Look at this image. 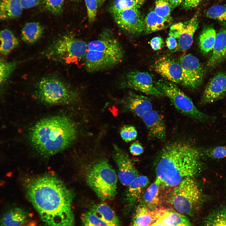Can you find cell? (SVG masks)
<instances>
[{
  "label": "cell",
  "mask_w": 226,
  "mask_h": 226,
  "mask_svg": "<svg viewBox=\"0 0 226 226\" xmlns=\"http://www.w3.org/2000/svg\"><path fill=\"white\" fill-rule=\"evenodd\" d=\"M124 55L123 49L113 33L105 29L87 45L85 69L90 73L106 70L120 63Z\"/></svg>",
  "instance_id": "277c9868"
},
{
  "label": "cell",
  "mask_w": 226,
  "mask_h": 226,
  "mask_svg": "<svg viewBox=\"0 0 226 226\" xmlns=\"http://www.w3.org/2000/svg\"><path fill=\"white\" fill-rule=\"evenodd\" d=\"M171 8L168 0H156L154 11L159 16L172 21L171 12Z\"/></svg>",
  "instance_id": "d6a6232c"
},
{
  "label": "cell",
  "mask_w": 226,
  "mask_h": 226,
  "mask_svg": "<svg viewBox=\"0 0 226 226\" xmlns=\"http://www.w3.org/2000/svg\"><path fill=\"white\" fill-rule=\"evenodd\" d=\"M204 226H226V207L217 208L209 213Z\"/></svg>",
  "instance_id": "4dcf8cb0"
},
{
  "label": "cell",
  "mask_w": 226,
  "mask_h": 226,
  "mask_svg": "<svg viewBox=\"0 0 226 226\" xmlns=\"http://www.w3.org/2000/svg\"><path fill=\"white\" fill-rule=\"evenodd\" d=\"M88 185L103 201L110 200L117 192V178L112 166L105 160L93 164L86 176Z\"/></svg>",
  "instance_id": "5b68a950"
},
{
  "label": "cell",
  "mask_w": 226,
  "mask_h": 226,
  "mask_svg": "<svg viewBox=\"0 0 226 226\" xmlns=\"http://www.w3.org/2000/svg\"><path fill=\"white\" fill-rule=\"evenodd\" d=\"M87 8L89 22L91 24L95 20L98 5L97 0H84Z\"/></svg>",
  "instance_id": "f35d334b"
},
{
  "label": "cell",
  "mask_w": 226,
  "mask_h": 226,
  "mask_svg": "<svg viewBox=\"0 0 226 226\" xmlns=\"http://www.w3.org/2000/svg\"><path fill=\"white\" fill-rule=\"evenodd\" d=\"M226 96V73L220 71L209 80L200 104L204 105L214 103Z\"/></svg>",
  "instance_id": "5bb4252c"
},
{
  "label": "cell",
  "mask_w": 226,
  "mask_h": 226,
  "mask_svg": "<svg viewBox=\"0 0 226 226\" xmlns=\"http://www.w3.org/2000/svg\"><path fill=\"white\" fill-rule=\"evenodd\" d=\"M145 2V0H114L110 5L109 10L112 13L127 9H139Z\"/></svg>",
  "instance_id": "1f68e13d"
},
{
  "label": "cell",
  "mask_w": 226,
  "mask_h": 226,
  "mask_svg": "<svg viewBox=\"0 0 226 226\" xmlns=\"http://www.w3.org/2000/svg\"><path fill=\"white\" fill-rule=\"evenodd\" d=\"M151 137L164 140L166 137V126L163 117L157 111L151 110L142 117Z\"/></svg>",
  "instance_id": "e0dca14e"
},
{
  "label": "cell",
  "mask_w": 226,
  "mask_h": 226,
  "mask_svg": "<svg viewBox=\"0 0 226 226\" xmlns=\"http://www.w3.org/2000/svg\"><path fill=\"white\" fill-rule=\"evenodd\" d=\"M77 135V129L73 122L67 117L59 116L39 121L31 129L29 137L39 152L49 155L68 147Z\"/></svg>",
  "instance_id": "3957f363"
},
{
  "label": "cell",
  "mask_w": 226,
  "mask_h": 226,
  "mask_svg": "<svg viewBox=\"0 0 226 226\" xmlns=\"http://www.w3.org/2000/svg\"><path fill=\"white\" fill-rule=\"evenodd\" d=\"M28 213L22 208L15 207L7 211L0 220V226H22L27 223Z\"/></svg>",
  "instance_id": "7402d4cb"
},
{
  "label": "cell",
  "mask_w": 226,
  "mask_h": 226,
  "mask_svg": "<svg viewBox=\"0 0 226 226\" xmlns=\"http://www.w3.org/2000/svg\"><path fill=\"white\" fill-rule=\"evenodd\" d=\"M156 221L165 226H193L185 215L168 209Z\"/></svg>",
  "instance_id": "d4e9b609"
},
{
  "label": "cell",
  "mask_w": 226,
  "mask_h": 226,
  "mask_svg": "<svg viewBox=\"0 0 226 226\" xmlns=\"http://www.w3.org/2000/svg\"><path fill=\"white\" fill-rule=\"evenodd\" d=\"M82 220L83 226H106L104 222L91 210L83 214Z\"/></svg>",
  "instance_id": "d590c367"
},
{
  "label": "cell",
  "mask_w": 226,
  "mask_h": 226,
  "mask_svg": "<svg viewBox=\"0 0 226 226\" xmlns=\"http://www.w3.org/2000/svg\"><path fill=\"white\" fill-rule=\"evenodd\" d=\"M199 152L191 144L182 142L168 144L161 151L156 168V179L161 185L175 187L184 179L198 171Z\"/></svg>",
  "instance_id": "7a4b0ae2"
},
{
  "label": "cell",
  "mask_w": 226,
  "mask_h": 226,
  "mask_svg": "<svg viewBox=\"0 0 226 226\" xmlns=\"http://www.w3.org/2000/svg\"><path fill=\"white\" fill-rule=\"evenodd\" d=\"M184 25V22L175 24L170 27L169 36H172L178 39L181 34Z\"/></svg>",
  "instance_id": "60d3db41"
},
{
  "label": "cell",
  "mask_w": 226,
  "mask_h": 226,
  "mask_svg": "<svg viewBox=\"0 0 226 226\" xmlns=\"http://www.w3.org/2000/svg\"><path fill=\"white\" fill-rule=\"evenodd\" d=\"M87 50V44L85 41L65 35L53 41L46 48L44 54L50 60L69 64L84 57Z\"/></svg>",
  "instance_id": "52a82bcc"
},
{
  "label": "cell",
  "mask_w": 226,
  "mask_h": 226,
  "mask_svg": "<svg viewBox=\"0 0 226 226\" xmlns=\"http://www.w3.org/2000/svg\"><path fill=\"white\" fill-rule=\"evenodd\" d=\"M171 21L164 18L155 13L150 11L144 19L145 32L149 34L164 30L171 24Z\"/></svg>",
  "instance_id": "484cf974"
},
{
  "label": "cell",
  "mask_w": 226,
  "mask_h": 226,
  "mask_svg": "<svg viewBox=\"0 0 226 226\" xmlns=\"http://www.w3.org/2000/svg\"><path fill=\"white\" fill-rule=\"evenodd\" d=\"M23 9L20 0H0V21L18 18Z\"/></svg>",
  "instance_id": "603a6c76"
},
{
  "label": "cell",
  "mask_w": 226,
  "mask_h": 226,
  "mask_svg": "<svg viewBox=\"0 0 226 226\" xmlns=\"http://www.w3.org/2000/svg\"><path fill=\"white\" fill-rule=\"evenodd\" d=\"M90 210L104 222L106 226H119L115 213L107 205L104 203L95 204L92 206Z\"/></svg>",
  "instance_id": "4316f807"
},
{
  "label": "cell",
  "mask_w": 226,
  "mask_h": 226,
  "mask_svg": "<svg viewBox=\"0 0 226 226\" xmlns=\"http://www.w3.org/2000/svg\"><path fill=\"white\" fill-rule=\"evenodd\" d=\"M42 0H20L23 8H30L39 4Z\"/></svg>",
  "instance_id": "f6af8a7d"
},
{
  "label": "cell",
  "mask_w": 226,
  "mask_h": 226,
  "mask_svg": "<svg viewBox=\"0 0 226 226\" xmlns=\"http://www.w3.org/2000/svg\"><path fill=\"white\" fill-rule=\"evenodd\" d=\"M150 226H165L162 224L156 221Z\"/></svg>",
  "instance_id": "681fc988"
},
{
  "label": "cell",
  "mask_w": 226,
  "mask_h": 226,
  "mask_svg": "<svg viewBox=\"0 0 226 226\" xmlns=\"http://www.w3.org/2000/svg\"><path fill=\"white\" fill-rule=\"evenodd\" d=\"M159 181L156 179L146 189L140 199V205L147 207L152 209L157 208L161 203L160 198Z\"/></svg>",
  "instance_id": "cb8c5ba5"
},
{
  "label": "cell",
  "mask_w": 226,
  "mask_h": 226,
  "mask_svg": "<svg viewBox=\"0 0 226 226\" xmlns=\"http://www.w3.org/2000/svg\"><path fill=\"white\" fill-rule=\"evenodd\" d=\"M166 44L167 46L169 49H174L178 45L177 39L172 36H169L166 39Z\"/></svg>",
  "instance_id": "bcb514c9"
},
{
  "label": "cell",
  "mask_w": 226,
  "mask_h": 226,
  "mask_svg": "<svg viewBox=\"0 0 226 226\" xmlns=\"http://www.w3.org/2000/svg\"><path fill=\"white\" fill-rule=\"evenodd\" d=\"M216 33L211 27L205 29L199 37V46L201 51L207 53L213 50L215 41Z\"/></svg>",
  "instance_id": "f546056e"
},
{
  "label": "cell",
  "mask_w": 226,
  "mask_h": 226,
  "mask_svg": "<svg viewBox=\"0 0 226 226\" xmlns=\"http://www.w3.org/2000/svg\"><path fill=\"white\" fill-rule=\"evenodd\" d=\"M123 109L126 111L142 117L145 113L152 110V104L148 98L130 91L122 101Z\"/></svg>",
  "instance_id": "2e32d148"
},
{
  "label": "cell",
  "mask_w": 226,
  "mask_h": 226,
  "mask_svg": "<svg viewBox=\"0 0 226 226\" xmlns=\"http://www.w3.org/2000/svg\"><path fill=\"white\" fill-rule=\"evenodd\" d=\"M29 199L47 226H75L72 192L55 177H39L27 187Z\"/></svg>",
  "instance_id": "6da1fadb"
},
{
  "label": "cell",
  "mask_w": 226,
  "mask_h": 226,
  "mask_svg": "<svg viewBox=\"0 0 226 226\" xmlns=\"http://www.w3.org/2000/svg\"><path fill=\"white\" fill-rule=\"evenodd\" d=\"M43 29L38 22L26 23L21 30V36L23 41L29 44H32L38 40L42 35Z\"/></svg>",
  "instance_id": "83f0119b"
},
{
  "label": "cell",
  "mask_w": 226,
  "mask_h": 226,
  "mask_svg": "<svg viewBox=\"0 0 226 226\" xmlns=\"http://www.w3.org/2000/svg\"><path fill=\"white\" fill-rule=\"evenodd\" d=\"M154 67L156 72L164 79L182 85V70L179 62L172 59L163 57L155 61Z\"/></svg>",
  "instance_id": "9a60e30c"
},
{
  "label": "cell",
  "mask_w": 226,
  "mask_h": 226,
  "mask_svg": "<svg viewBox=\"0 0 226 226\" xmlns=\"http://www.w3.org/2000/svg\"><path fill=\"white\" fill-rule=\"evenodd\" d=\"M171 7L172 10L182 4L185 0H168Z\"/></svg>",
  "instance_id": "7dc6e473"
},
{
  "label": "cell",
  "mask_w": 226,
  "mask_h": 226,
  "mask_svg": "<svg viewBox=\"0 0 226 226\" xmlns=\"http://www.w3.org/2000/svg\"><path fill=\"white\" fill-rule=\"evenodd\" d=\"M198 25V19L195 15L189 20L184 22V26L178 39L179 48L182 51L189 49L193 42V35Z\"/></svg>",
  "instance_id": "44dd1931"
},
{
  "label": "cell",
  "mask_w": 226,
  "mask_h": 226,
  "mask_svg": "<svg viewBox=\"0 0 226 226\" xmlns=\"http://www.w3.org/2000/svg\"><path fill=\"white\" fill-rule=\"evenodd\" d=\"M73 1L76 2H78L80 1V0H72Z\"/></svg>",
  "instance_id": "f907efd6"
},
{
  "label": "cell",
  "mask_w": 226,
  "mask_h": 226,
  "mask_svg": "<svg viewBox=\"0 0 226 226\" xmlns=\"http://www.w3.org/2000/svg\"><path fill=\"white\" fill-rule=\"evenodd\" d=\"M19 45L16 37L8 29L0 30V53L7 55Z\"/></svg>",
  "instance_id": "f1b7e54d"
},
{
  "label": "cell",
  "mask_w": 226,
  "mask_h": 226,
  "mask_svg": "<svg viewBox=\"0 0 226 226\" xmlns=\"http://www.w3.org/2000/svg\"><path fill=\"white\" fill-rule=\"evenodd\" d=\"M206 15L213 19L226 21V7L221 5L213 6L207 10Z\"/></svg>",
  "instance_id": "e575fe53"
},
{
  "label": "cell",
  "mask_w": 226,
  "mask_h": 226,
  "mask_svg": "<svg viewBox=\"0 0 226 226\" xmlns=\"http://www.w3.org/2000/svg\"><path fill=\"white\" fill-rule=\"evenodd\" d=\"M182 73V85L191 89H196L202 84L203 70L199 59L191 54L182 56L180 59Z\"/></svg>",
  "instance_id": "7c38bea8"
},
{
  "label": "cell",
  "mask_w": 226,
  "mask_h": 226,
  "mask_svg": "<svg viewBox=\"0 0 226 226\" xmlns=\"http://www.w3.org/2000/svg\"><path fill=\"white\" fill-rule=\"evenodd\" d=\"M99 8L104 3L105 0H97Z\"/></svg>",
  "instance_id": "c3c4849f"
},
{
  "label": "cell",
  "mask_w": 226,
  "mask_h": 226,
  "mask_svg": "<svg viewBox=\"0 0 226 226\" xmlns=\"http://www.w3.org/2000/svg\"><path fill=\"white\" fill-rule=\"evenodd\" d=\"M202 0H185L182 4V8L190 10L197 7Z\"/></svg>",
  "instance_id": "ee69618b"
},
{
  "label": "cell",
  "mask_w": 226,
  "mask_h": 226,
  "mask_svg": "<svg viewBox=\"0 0 226 226\" xmlns=\"http://www.w3.org/2000/svg\"><path fill=\"white\" fill-rule=\"evenodd\" d=\"M17 62L0 59V86L5 83L15 69Z\"/></svg>",
  "instance_id": "836d02e7"
},
{
  "label": "cell",
  "mask_w": 226,
  "mask_h": 226,
  "mask_svg": "<svg viewBox=\"0 0 226 226\" xmlns=\"http://www.w3.org/2000/svg\"><path fill=\"white\" fill-rule=\"evenodd\" d=\"M121 88L131 89L156 97L164 96L157 88L152 76L148 73L137 70L130 71L121 81Z\"/></svg>",
  "instance_id": "30bf717a"
},
{
  "label": "cell",
  "mask_w": 226,
  "mask_h": 226,
  "mask_svg": "<svg viewBox=\"0 0 226 226\" xmlns=\"http://www.w3.org/2000/svg\"><path fill=\"white\" fill-rule=\"evenodd\" d=\"M212 53L207 63L210 67H216L226 59V27L217 34Z\"/></svg>",
  "instance_id": "ffe728a7"
},
{
  "label": "cell",
  "mask_w": 226,
  "mask_h": 226,
  "mask_svg": "<svg viewBox=\"0 0 226 226\" xmlns=\"http://www.w3.org/2000/svg\"><path fill=\"white\" fill-rule=\"evenodd\" d=\"M207 155L213 159H220L226 157V146H218L208 149Z\"/></svg>",
  "instance_id": "ab89813d"
},
{
  "label": "cell",
  "mask_w": 226,
  "mask_h": 226,
  "mask_svg": "<svg viewBox=\"0 0 226 226\" xmlns=\"http://www.w3.org/2000/svg\"><path fill=\"white\" fill-rule=\"evenodd\" d=\"M174 187L168 198L169 203L180 213L193 215L202 200L201 191L196 181L187 177Z\"/></svg>",
  "instance_id": "ba28073f"
},
{
  "label": "cell",
  "mask_w": 226,
  "mask_h": 226,
  "mask_svg": "<svg viewBox=\"0 0 226 226\" xmlns=\"http://www.w3.org/2000/svg\"><path fill=\"white\" fill-rule=\"evenodd\" d=\"M155 84L180 113L201 122L212 123L216 120L215 116L207 114L199 110L191 98L175 83L165 79H161L157 81Z\"/></svg>",
  "instance_id": "8992f818"
},
{
  "label": "cell",
  "mask_w": 226,
  "mask_h": 226,
  "mask_svg": "<svg viewBox=\"0 0 226 226\" xmlns=\"http://www.w3.org/2000/svg\"><path fill=\"white\" fill-rule=\"evenodd\" d=\"M39 99L48 105L70 103L75 99V93L64 81L58 77L49 76L42 78L36 85Z\"/></svg>",
  "instance_id": "9c48e42d"
},
{
  "label": "cell",
  "mask_w": 226,
  "mask_h": 226,
  "mask_svg": "<svg viewBox=\"0 0 226 226\" xmlns=\"http://www.w3.org/2000/svg\"><path fill=\"white\" fill-rule=\"evenodd\" d=\"M149 182L146 176H138L128 186L124 199L127 210L131 209L140 201L143 190Z\"/></svg>",
  "instance_id": "ac0fdd59"
},
{
  "label": "cell",
  "mask_w": 226,
  "mask_h": 226,
  "mask_svg": "<svg viewBox=\"0 0 226 226\" xmlns=\"http://www.w3.org/2000/svg\"><path fill=\"white\" fill-rule=\"evenodd\" d=\"M151 48L154 50H159L162 49L164 46L163 39L159 36L153 38L150 41Z\"/></svg>",
  "instance_id": "b9f144b4"
},
{
  "label": "cell",
  "mask_w": 226,
  "mask_h": 226,
  "mask_svg": "<svg viewBox=\"0 0 226 226\" xmlns=\"http://www.w3.org/2000/svg\"><path fill=\"white\" fill-rule=\"evenodd\" d=\"M112 156L118 168V177L121 183L128 186L138 176V172L128 154L116 145Z\"/></svg>",
  "instance_id": "4fadbf2b"
},
{
  "label": "cell",
  "mask_w": 226,
  "mask_h": 226,
  "mask_svg": "<svg viewBox=\"0 0 226 226\" xmlns=\"http://www.w3.org/2000/svg\"><path fill=\"white\" fill-rule=\"evenodd\" d=\"M164 208L152 209L139 205L135 212L132 226H150L164 213Z\"/></svg>",
  "instance_id": "d6986e66"
},
{
  "label": "cell",
  "mask_w": 226,
  "mask_h": 226,
  "mask_svg": "<svg viewBox=\"0 0 226 226\" xmlns=\"http://www.w3.org/2000/svg\"><path fill=\"white\" fill-rule=\"evenodd\" d=\"M131 153L134 156H138L142 154L144 151L142 144L139 142L135 141L133 142L129 148Z\"/></svg>",
  "instance_id": "7bdbcfd3"
},
{
  "label": "cell",
  "mask_w": 226,
  "mask_h": 226,
  "mask_svg": "<svg viewBox=\"0 0 226 226\" xmlns=\"http://www.w3.org/2000/svg\"><path fill=\"white\" fill-rule=\"evenodd\" d=\"M64 0H45L46 7L53 14L59 15L62 12Z\"/></svg>",
  "instance_id": "74e56055"
},
{
  "label": "cell",
  "mask_w": 226,
  "mask_h": 226,
  "mask_svg": "<svg viewBox=\"0 0 226 226\" xmlns=\"http://www.w3.org/2000/svg\"><path fill=\"white\" fill-rule=\"evenodd\" d=\"M120 134L122 140L126 142L135 140L137 136V132L133 126L125 125L123 126L120 130Z\"/></svg>",
  "instance_id": "8d00e7d4"
},
{
  "label": "cell",
  "mask_w": 226,
  "mask_h": 226,
  "mask_svg": "<svg viewBox=\"0 0 226 226\" xmlns=\"http://www.w3.org/2000/svg\"><path fill=\"white\" fill-rule=\"evenodd\" d=\"M111 13L118 27L128 35L137 36L144 31V19L139 9H127Z\"/></svg>",
  "instance_id": "8fae6325"
}]
</instances>
